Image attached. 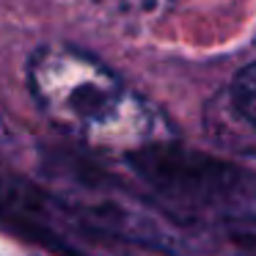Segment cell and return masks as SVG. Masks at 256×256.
<instances>
[{
    "label": "cell",
    "mask_w": 256,
    "mask_h": 256,
    "mask_svg": "<svg viewBox=\"0 0 256 256\" xmlns=\"http://www.w3.org/2000/svg\"><path fill=\"white\" fill-rule=\"evenodd\" d=\"M245 212H248V215L256 220V188L248 193V204H245Z\"/></svg>",
    "instance_id": "cell-5"
},
{
    "label": "cell",
    "mask_w": 256,
    "mask_h": 256,
    "mask_svg": "<svg viewBox=\"0 0 256 256\" xmlns=\"http://www.w3.org/2000/svg\"><path fill=\"white\" fill-rule=\"evenodd\" d=\"M0 135H3V116H0Z\"/></svg>",
    "instance_id": "cell-7"
},
{
    "label": "cell",
    "mask_w": 256,
    "mask_h": 256,
    "mask_svg": "<svg viewBox=\"0 0 256 256\" xmlns=\"http://www.w3.org/2000/svg\"><path fill=\"white\" fill-rule=\"evenodd\" d=\"M110 3H116V6H152L157 0H110Z\"/></svg>",
    "instance_id": "cell-4"
},
{
    "label": "cell",
    "mask_w": 256,
    "mask_h": 256,
    "mask_svg": "<svg viewBox=\"0 0 256 256\" xmlns=\"http://www.w3.org/2000/svg\"><path fill=\"white\" fill-rule=\"evenodd\" d=\"M25 80L47 122L91 149L130 157L174 140L157 108L88 50L47 42L30 52Z\"/></svg>",
    "instance_id": "cell-1"
},
{
    "label": "cell",
    "mask_w": 256,
    "mask_h": 256,
    "mask_svg": "<svg viewBox=\"0 0 256 256\" xmlns=\"http://www.w3.org/2000/svg\"><path fill=\"white\" fill-rule=\"evenodd\" d=\"M0 256H22V254H17V250H12V248H6V245L0 242Z\"/></svg>",
    "instance_id": "cell-6"
},
{
    "label": "cell",
    "mask_w": 256,
    "mask_h": 256,
    "mask_svg": "<svg viewBox=\"0 0 256 256\" xmlns=\"http://www.w3.org/2000/svg\"><path fill=\"white\" fill-rule=\"evenodd\" d=\"M47 245L58 248L64 256H179L174 250L157 248V245L96 232V228L80 223L66 204H64L61 218L56 220L50 237H47Z\"/></svg>",
    "instance_id": "cell-2"
},
{
    "label": "cell",
    "mask_w": 256,
    "mask_h": 256,
    "mask_svg": "<svg viewBox=\"0 0 256 256\" xmlns=\"http://www.w3.org/2000/svg\"><path fill=\"white\" fill-rule=\"evenodd\" d=\"M226 100H228V105L234 108V113L242 118V124L250 130V135H254V140H256V61L248 64V66H242L232 78Z\"/></svg>",
    "instance_id": "cell-3"
}]
</instances>
